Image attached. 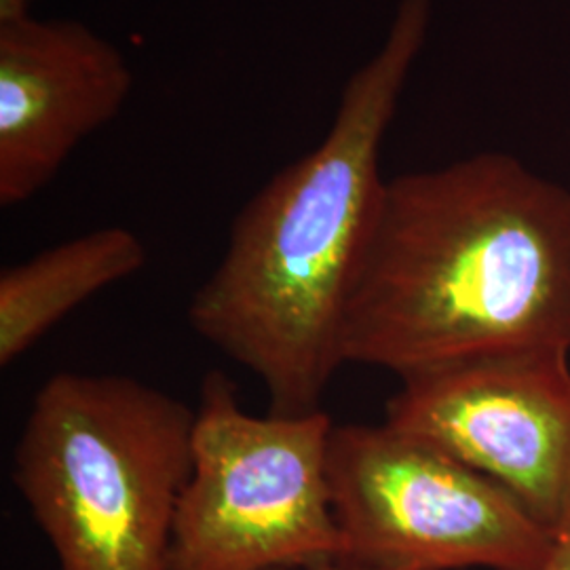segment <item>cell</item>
Returning a JSON list of instances; mask_svg holds the SVG:
<instances>
[{"instance_id": "9", "label": "cell", "mask_w": 570, "mask_h": 570, "mask_svg": "<svg viewBox=\"0 0 570 570\" xmlns=\"http://www.w3.org/2000/svg\"><path fill=\"white\" fill-rule=\"evenodd\" d=\"M541 570H570V511L553 532V546Z\"/></svg>"}, {"instance_id": "10", "label": "cell", "mask_w": 570, "mask_h": 570, "mask_svg": "<svg viewBox=\"0 0 570 570\" xmlns=\"http://www.w3.org/2000/svg\"><path fill=\"white\" fill-rule=\"evenodd\" d=\"M39 0H0V28L35 18Z\"/></svg>"}, {"instance_id": "7", "label": "cell", "mask_w": 570, "mask_h": 570, "mask_svg": "<svg viewBox=\"0 0 570 570\" xmlns=\"http://www.w3.org/2000/svg\"><path fill=\"white\" fill-rule=\"evenodd\" d=\"M121 49L75 20L0 28V205L30 202L129 100Z\"/></svg>"}, {"instance_id": "2", "label": "cell", "mask_w": 570, "mask_h": 570, "mask_svg": "<svg viewBox=\"0 0 570 570\" xmlns=\"http://www.w3.org/2000/svg\"><path fill=\"white\" fill-rule=\"evenodd\" d=\"M431 21V0L397 2L322 142L242 207L188 305L190 327L265 385L273 414L322 410L345 364L346 308L387 184L381 150Z\"/></svg>"}, {"instance_id": "5", "label": "cell", "mask_w": 570, "mask_h": 570, "mask_svg": "<svg viewBox=\"0 0 570 570\" xmlns=\"http://www.w3.org/2000/svg\"><path fill=\"white\" fill-rule=\"evenodd\" d=\"M327 473L341 562L387 570H541L553 546L511 492L389 425H334Z\"/></svg>"}, {"instance_id": "11", "label": "cell", "mask_w": 570, "mask_h": 570, "mask_svg": "<svg viewBox=\"0 0 570 570\" xmlns=\"http://www.w3.org/2000/svg\"><path fill=\"white\" fill-rule=\"evenodd\" d=\"M282 570H387V569H370V567H360V564H348V562H322V564H311V567H296V569Z\"/></svg>"}, {"instance_id": "4", "label": "cell", "mask_w": 570, "mask_h": 570, "mask_svg": "<svg viewBox=\"0 0 570 570\" xmlns=\"http://www.w3.org/2000/svg\"><path fill=\"white\" fill-rule=\"evenodd\" d=\"M324 410L254 416L235 383L207 372L169 570H282L341 560Z\"/></svg>"}, {"instance_id": "1", "label": "cell", "mask_w": 570, "mask_h": 570, "mask_svg": "<svg viewBox=\"0 0 570 570\" xmlns=\"http://www.w3.org/2000/svg\"><path fill=\"white\" fill-rule=\"evenodd\" d=\"M570 353V190L508 153L385 184L343 332L345 364L400 381L480 355Z\"/></svg>"}, {"instance_id": "6", "label": "cell", "mask_w": 570, "mask_h": 570, "mask_svg": "<svg viewBox=\"0 0 570 570\" xmlns=\"http://www.w3.org/2000/svg\"><path fill=\"white\" fill-rule=\"evenodd\" d=\"M400 383L389 425L478 469L558 530L570 511L569 351L480 355Z\"/></svg>"}, {"instance_id": "3", "label": "cell", "mask_w": 570, "mask_h": 570, "mask_svg": "<svg viewBox=\"0 0 570 570\" xmlns=\"http://www.w3.org/2000/svg\"><path fill=\"white\" fill-rule=\"evenodd\" d=\"M195 410L122 374L58 372L37 393L13 484L60 570H169Z\"/></svg>"}, {"instance_id": "8", "label": "cell", "mask_w": 570, "mask_h": 570, "mask_svg": "<svg viewBox=\"0 0 570 570\" xmlns=\"http://www.w3.org/2000/svg\"><path fill=\"white\" fill-rule=\"evenodd\" d=\"M148 252L125 226H106L0 273V366L26 351L94 294L142 271Z\"/></svg>"}]
</instances>
